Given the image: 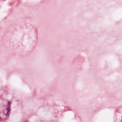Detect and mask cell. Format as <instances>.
Here are the masks:
<instances>
[{"instance_id":"cell-1","label":"cell","mask_w":122,"mask_h":122,"mask_svg":"<svg viewBox=\"0 0 122 122\" xmlns=\"http://www.w3.org/2000/svg\"><path fill=\"white\" fill-rule=\"evenodd\" d=\"M2 120V118H0V121H1Z\"/></svg>"}]
</instances>
